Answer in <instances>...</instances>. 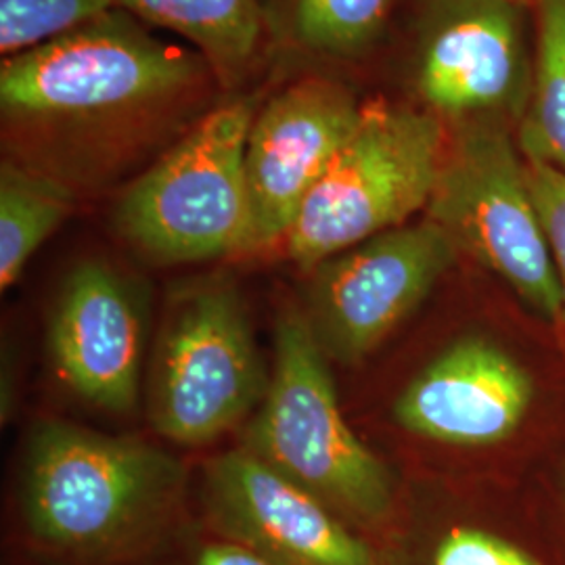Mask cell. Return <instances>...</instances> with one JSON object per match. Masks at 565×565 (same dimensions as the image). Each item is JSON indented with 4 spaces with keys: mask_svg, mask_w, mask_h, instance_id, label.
<instances>
[{
    "mask_svg": "<svg viewBox=\"0 0 565 565\" xmlns=\"http://www.w3.org/2000/svg\"><path fill=\"white\" fill-rule=\"evenodd\" d=\"M361 111L345 84L317 76L289 84L258 109L245 147L247 252L285 243Z\"/></svg>",
    "mask_w": 565,
    "mask_h": 565,
    "instance_id": "11",
    "label": "cell"
},
{
    "mask_svg": "<svg viewBox=\"0 0 565 565\" xmlns=\"http://www.w3.org/2000/svg\"><path fill=\"white\" fill-rule=\"evenodd\" d=\"M67 182L18 160L0 166V289L20 281L32 256L72 214Z\"/></svg>",
    "mask_w": 565,
    "mask_h": 565,
    "instance_id": "17",
    "label": "cell"
},
{
    "mask_svg": "<svg viewBox=\"0 0 565 565\" xmlns=\"http://www.w3.org/2000/svg\"><path fill=\"white\" fill-rule=\"evenodd\" d=\"M532 84L515 137L525 162L565 174V0H532Z\"/></svg>",
    "mask_w": 565,
    "mask_h": 565,
    "instance_id": "16",
    "label": "cell"
},
{
    "mask_svg": "<svg viewBox=\"0 0 565 565\" xmlns=\"http://www.w3.org/2000/svg\"><path fill=\"white\" fill-rule=\"evenodd\" d=\"M534 403L532 375L501 345L467 335L406 384L394 422L424 440L490 446L509 440Z\"/></svg>",
    "mask_w": 565,
    "mask_h": 565,
    "instance_id": "13",
    "label": "cell"
},
{
    "mask_svg": "<svg viewBox=\"0 0 565 565\" xmlns=\"http://www.w3.org/2000/svg\"><path fill=\"white\" fill-rule=\"evenodd\" d=\"M380 546L385 565H553L522 534L465 515L390 532Z\"/></svg>",
    "mask_w": 565,
    "mask_h": 565,
    "instance_id": "15",
    "label": "cell"
},
{
    "mask_svg": "<svg viewBox=\"0 0 565 565\" xmlns=\"http://www.w3.org/2000/svg\"><path fill=\"white\" fill-rule=\"evenodd\" d=\"M243 448L375 543L396 520L394 480L345 422L329 359L298 306L277 319L270 382Z\"/></svg>",
    "mask_w": 565,
    "mask_h": 565,
    "instance_id": "3",
    "label": "cell"
},
{
    "mask_svg": "<svg viewBox=\"0 0 565 565\" xmlns=\"http://www.w3.org/2000/svg\"><path fill=\"white\" fill-rule=\"evenodd\" d=\"M457 258L445 228L425 216L312 268L302 310L327 359L361 363L424 302Z\"/></svg>",
    "mask_w": 565,
    "mask_h": 565,
    "instance_id": "9",
    "label": "cell"
},
{
    "mask_svg": "<svg viewBox=\"0 0 565 565\" xmlns=\"http://www.w3.org/2000/svg\"><path fill=\"white\" fill-rule=\"evenodd\" d=\"M268 382L237 287L212 277L182 289L151 366L153 429L177 445H210L258 411Z\"/></svg>",
    "mask_w": 565,
    "mask_h": 565,
    "instance_id": "7",
    "label": "cell"
},
{
    "mask_svg": "<svg viewBox=\"0 0 565 565\" xmlns=\"http://www.w3.org/2000/svg\"><path fill=\"white\" fill-rule=\"evenodd\" d=\"M564 539H565V532H564Z\"/></svg>",
    "mask_w": 565,
    "mask_h": 565,
    "instance_id": "23",
    "label": "cell"
},
{
    "mask_svg": "<svg viewBox=\"0 0 565 565\" xmlns=\"http://www.w3.org/2000/svg\"><path fill=\"white\" fill-rule=\"evenodd\" d=\"M425 216L445 228L459 254L501 277L536 315L546 321L562 317V282L513 126H446L445 156Z\"/></svg>",
    "mask_w": 565,
    "mask_h": 565,
    "instance_id": "5",
    "label": "cell"
},
{
    "mask_svg": "<svg viewBox=\"0 0 565 565\" xmlns=\"http://www.w3.org/2000/svg\"><path fill=\"white\" fill-rule=\"evenodd\" d=\"M445 147V121L429 111L364 103L354 132L306 198L285 239L287 258L310 273L425 212Z\"/></svg>",
    "mask_w": 565,
    "mask_h": 565,
    "instance_id": "6",
    "label": "cell"
},
{
    "mask_svg": "<svg viewBox=\"0 0 565 565\" xmlns=\"http://www.w3.org/2000/svg\"><path fill=\"white\" fill-rule=\"evenodd\" d=\"M256 97L223 103L132 182L116 205L121 237L153 263H207L247 252L245 147Z\"/></svg>",
    "mask_w": 565,
    "mask_h": 565,
    "instance_id": "4",
    "label": "cell"
},
{
    "mask_svg": "<svg viewBox=\"0 0 565 565\" xmlns=\"http://www.w3.org/2000/svg\"><path fill=\"white\" fill-rule=\"evenodd\" d=\"M147 303L137 282L102 260L70 270L49 324L51 363L93 406L128 413L139 403Z\"/></svg>",
    "mask_w": 565,
    "mask_h": 565,
    "instance_id": "12",
    "label": "cell"
},
{
    "mask_svg": "<svg viewBox=\"0 0 565 565\" xmlns=\"http://www.w3.org/2000/svg\"><path fill=\"white\" fill-rule=\"evenodd\" d=\"M396 0H294V32L306 49L361 57L384 34Z\"/></svg>",
    "mask_w": 565,
    "mask_h": 565,
    "instance_id": "18",
    "label": "cell"
},
{
    "mask_svg": "<svg viewBox=\"0 0 565 565\" xmlns=\"http://www.w3.org/2000/svg\"><path fill=\"white\" fill-rule=\"evenodd\" d=\"M182 492L181 461L160 448L41 422L21 465V532L55 564H139L174 536Z\"/></svg>",
    "mask_w": 565,
    "mask_h": 565,
    "instance_id": "1",
    "label": "cell"
},
{
    "mask_svg": "<svg viewBox=\"0 0 565 565\" xmlns=\"http://www.w3.org/2000/svg\"><path fill=\"white\" fill-rule=\"evenodd\" d=\"M522 2H532V0H522Z\"/></svg>",
    "mask_w": 565,
    "mask_h": 565,
    "instance_id": "22",
    "label": "cell"
},
{
    "mask_svg": "<svg viewBox=\"0 0 565 565\" xmlns=\"http://www.w3.org/2000/svg\"><path fill=\"white\" fill-rule=\"evenodd\" d=\"M214 76L200 53H184L111 9L57 41L0 67L2 128L44 147L84 142L158 120Z\"/></svg>",
    "mask_w": 565,
    "mask_h": 565,
    "instance_id": "2",
    "label": "cell"
},
{
    "mask_svg": "<svg viewBox=\"0 0 565 565\" xmlns=\"http://www.w3.org/2000/svg\"><path fill=\"white\" fill-rule=\"evenodd\" d=\"M116 4L137 20L191 42L226 88L243 81L258 55L260 0H116Z\"/></svg>",
    "mask_w": 565,
    "mask_h": 565,
    "instance_id": "14",
    "label": "cell"
},
{
    "mask_svg": "<svg viewBox=\"0 0 565 565\" xmlns=\"http://www.w3.org/2000/svg\"><path fill=\"white\" fill-rule=\"evenodd\" d=\"M116 0H0V53L9 60L111 11Z\"/></svg>",
    "mask_w": 565,
    "mask_h": 565,
    "instance_id": "19",
    "label": "cell"
},
{
    "mask_svg": "<svg viewBox=\"0 0 565 565\" xmlns=\"http://www.w3.org/2000/svg\"><path fill=\"white\" fill-rule=\"evenodd\" d=\"M527 179L545 226L565 303V174L543 163H527Z\"/></svg>",
    "mask_w": 565,
    "mask_h": 565,
    "instance_id": "20",
    "label": "cell"
},
{
    "mask_svg": "<svg viewBox=\"0 0 565 565\" xmlns=\"http://www.w3.org/2000/svg\"><path fill=\"white\" fill-rule=\"evenodd\" d=\"M186 565H282L249 546L223 539L207 530V536L189 555Z\"/></svg>",
    "mask_w": 565,
    "mask_h": 565,
    "instance_id": "21",
    "label": "cell"
},
{
    "mask_svg": "<svg viewBox=\"0 0 565 565\" xmlns=\"http://www.w3.org/2000/svg\"><path fill=\"white\" fill-rule=\"evenodd\" d=\"M205 530L282 565H385L380 543L245 448L205 465Z\"/></svg>",
    "mask_w": 565,
    "mask_h": 565,
    "instance_id": "10",
    "label": "cell"
},
{
    "mask_svg": "<svg viewBox=\"0 0 565 565\" xmlns=\"http://www.w3.org/2000/svg\"><path fill=\"white\" fill-rule=\"evenodd\" d=\"M530 15L522 0H422L413 88L425 111L445 126L518 128L534 67Z\"/></svg>",
    "mask_w": 565,
    "mask_h": 565,
    "instance_id": "8",
    "label": "cell"
}]
</instances>
